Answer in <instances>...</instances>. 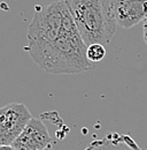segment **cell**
<instances>
[{"instance_id": "6da1fadb", "label": "cell", "mask_w": 147, "mask_h": 150, "mask_svg": "<svg viewBox=\"0 0 147 150\" xmlns=\"http://www.w3.org/2000/svg\"><path fill=\"white\" fill-rule=\"evenodd\" d=\"M37 65L50 74H77L91 69L88 57V44L77 27L63 31L54 40L28 45L25 49Z\"/></svg>"}, {"instance_id": "7a4b0ae2", "label": "cell", "mask_w": 147, "mask_h": 150, "mask_svg": "<svg viewBox=\"0 0 147 150\" xmlns=\"http://www.w3.org/2000/svg\"><path fill=\"white\" fill-rule=\"evenodd\" d=\"M84 42L107 44L116 31L111 0H64Z\"/></svg>"}, {"instance_id": "3957f363", "label": "cell", "mask_w": 147, "mask_h": 150, "mask_svg": "<svg viewBox=\"0 0 147 150\" xmlns=\"http://www.w3.org/2000/svg\"><path fill=\"white\" fill-rule=\"evenodd\" d=\"M76 27L64 0H57L45 7L37 6L28 28V45L52 42L63 31Z\"/></svg>"}, {"instance_id": "277c9868", "label": "cell", "mask_w": 147, "mask_h": 150, "mask_svg": "<svg viewBox=\"0 0 147 150\" xmlns=\"http://www.w3.org/2000/svg\"><path fill=\"white\" fill-rule=\"evenodd\" d=\"M32 118L22 103H10L0 108V146H12Z\"/></svg>"}, {"instance_id": "5b68a950", "label": "cell", "mask_w": 147, "mask_h": 150, "mask_svg": "<svg viewBox=\"0 0 147 150\" xmlns=\"http://www.w3.org/2000/svg\"><path fill=\"white\" fill-rule=\"evenodd\" d=\"M51 144V135L43 120L31 118L24 129L13 142L16 150H44Z\"/></svg>"}, {"instance_id": "8992f818", "label": "cell", "mask_w": 147, "mask_h": 150, "mask_svg": "<svg viewBox=\"0 0 147 150\" xmlns=\"http://www.w3.org/2000/svg\"><path fill=\"white\" fill-rule=\"evenodd\" d=\"M118 27L130 29L147 16V0H111Z\"/></svg>"}, {"instance_id": "52a82bcc", "label": "cell", "mask_w": 147, "mask_h": 150, "mask_svg": "<svg viewBox=\"0 0 147 150\" xmlns=\"http://www.w3.org/2000/svg\"><path fill=\"white\" fill-rule=\"evenodd\" d=\"M84 150H145L127 134L110 133L102 139L94 140Z\"/></svg>"}, {"instance_id": "ba28073f", "label": "cell", "mask_w": 147, "mask_h": 150, "mask_svg": "<svg viewBox=\"0 0 147 150\" xmlns=\"http://www.w3.org/2000/svg\"><path fill=\"white\" fill-rule=\"evenodd\" d=\"M106 54H107V50H106L105 45L99 44V43L88 45L86 57H88V59L91 64H97V62L104 60Z\"/></svg>"}, {"instance_id": "9c48e42d", "label": "cell", "mask_w": 147, "mask_h": 150, "mask_svg": "<svg viewBox=\"0 0 147 150\" xmlns=\"http://www.w3.org/2000/svg\"><path fill=\"white\" fill-rule=\"evenodd\" d=\"M143 36H144V40L147 45V16L144 19V24H143Z\"/></svg>"}, {"instance_id": "30bf717a", "label": "cell", "mask_w": 147, "mask_h": 150, "mask_svg": "<svg viewBox=\"0 0 147 150\" xmlns=\"http://www.w3.org/2000/svg\"><path fill=\"white\" fill-rule=\"evenodd\" d=\"M0 150H16L12 146H0Z\"/></svg>"}, {"instance_id": "8fae6325", "label": "cell", "mask_w": 147, "mask_h": 150, "mask_svg": "<svg viewBox=\"0 0 147 150\" xmlns=\"http://www.w3.org/2000/svg\"><path fill=\"white\" fill-rule=\"evenodd\" d=\"M44 150H54V149H53V147H52V144H50L48 147H46V148H45V149H44Z\"/></svg>"}]
</instances>
